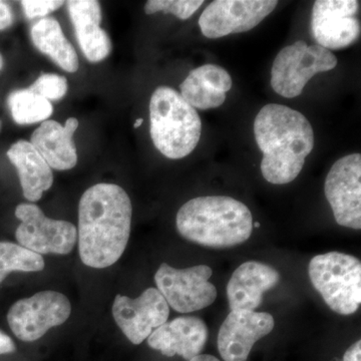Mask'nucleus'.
I'll list each match as a JSON object with an SVG mask.
<instances>
[{"instance_id":"4be33fe9","label":"nucleus","mask_w":361,"mask_h":361,"mask_svg":"<svg viewBox=\"0 0 361 361\" xmlns=\"http://www.w3.org/2000/svg\"><path fill=\"white\" fill-rule=\"evenodd\" d=\"M7 103L14 122L18 125L44 123L54 113L51 102L30 89L14 90Z\"/></svg>"},{"instance_id":"bb28decb","label":"nucleus","mask_w":361,"mask_h":361,"mask_svg":"<svg viewBox=\"0 0 361 361\" xmlns=\"http://www.w3.org/2000/svg\"><path fill=\"white\" fill-rule=\"evenodd\" d=\"M14 16L11 7L4 1H0V30H6L13 25Z\"/></svg>"},{"instance_id":"ddd939ff","label":"nucleus","mask_w":361,"mask_h":361,"mask_svg":"<svg viewBox=\"0 0 361 361\" xmlns=\"http://www.w3.org/2000/svg\"><path fill=\"white\" fill-rule=\"evenodd\" d=\"M360 1L356 0H318L311 16V30L318 45L329 49H345L360 35L357 20Z\"/></svg>"},{"instance_id":"9b49d317","label":"nucleus","mask_w":361,"mask_h":361,"mask_svg":"<svg viewBox=\"0 0 361 361\" xmlns=\"http://www.w3.org/2000/svg\"><path fill=\"white\" fill-rule=\"evenodd\" d=\"M276 0H216L206 7L199 26L207 39L246 32L257 26L277 6Z\"/></svg>"},{"instance_id":"0eeeda50","label":"nucleus","mask_w":361,"mask_h":361,"mask_svg":"<svg viewBox=\"0 0 361 361\" xmlns=\"http://www.w3.org/2000/svg\"><path fill=\"white\" fill-rule=\"evenodd\" d=\"M212 274V269L207 265L176 269L161 263L157 270L155 282L169 306L177 312L190 313L215 302L217 289L209 282Z\"/></svg>"},{"instance_id":"aec40b11","label":"nucleus","mask_w":361,"mask_h":361,"mask_svg":"<svg viewBox=\"0 0 361 361\" xmlns=\"http://www.w3.org/2000/svg\"><path fill=\"white\" fill-rule=\"evenodd\" d=\"M9 161L16 168L26 200L37 202L54 184V174L32 142L20 140L7 151Z\"/></svg>"},{"instance_id":"a211bd4d","label":"nucleus","mask_w":361,"mask_h":361,"mask_svg":"<svg viewBox=\"0 0 361 361\" xmlns=\"http://www.w3.org/2000/svg\"><path fill=\"white\" fill-rule=\"evenodd\" d=\"M78 121L68 118L65 125L47 120L32 133L30 142L49 164L58 171H68L78 163L77 148L73 141Z\"/></svg>"},{"instance_id":"cd10ccee","label":"nucleus","mask_w":361,"mask_h":361,"mask_svg":"<svg viewBox=\"0 0 361 361\" xmlns=\"http://www.w3.org/2000/svg\"><path fill=\"white\" fill-rule=\"evenodd\" d=\"M16 343L11 336L0 330V355H11L16 353Z\"/></svg>"},{"instance_id":"7ed1b4c3","label":"nucleus","mask_w":361,"mask_h":361,"mask_svg":"<svg viewBox=\"0 0 361 361\" xmlns=\"http://www.w3.org/2000/svg\"><path fill=\"white\" fill-rule=\"evenodd\" d=\"M176 224L185 239L210 248L240 245L250 238L253 231L248 207L226 196L192 199L180 207Z\"/></svg>"},{"instance_id":"412c9836","label":"nucleus","mask_w":361,"mask_h":361,"mask_svg":"<svg viewBox=\"0 0 361 361\" xmlns=\"http://www.w3.org/2000/svg\"><path fill=\"white\" fill-rule=\"evenodd\" d=\"M30 35L33 44L40 52L63 71L77 73L80 66L77 51L63 35V28L56 18H44L37 21Z\"/></svg>"},{"instance_id":"f8f14e48","label":"nucleus","mask_w":361,"mask_h":361,"mask_svg":"<svg viewBox=\"0 0 361 361\" xmlns=\"http://www.w3.org/2000/svg\"><path fill=\"white\" fill-rule=\"evenodd\" d=\"M111 311L123 334L139 345L153 330L168 322L170 306L158 289L148 288L135 299L118 294Z\"/></svg>"},{"instance_id":"473e14b6","label":"nucleus","mask_w":361,"mask_h":361,"mask_svg":"<svg viewBox=\"0 0 361 361\" xmlns=\"http://www.w3.org/2000/svg\"><path fill=\"white\" fill-rule=\"evenodd\" d=\"M253 227H255V228L260 227V223H258V222L253 223Z\"/></svg>"},{"instance_id":"2eb2a0df","label":"nucleus","mask_w":361,"mask_h":361,"mask_svg":"<svg viewBox=\"0 0 361 361\" xmlns=\"http://www.w3.org/2000/svg\"><path fill=\"white\" fill-rule=\"evenodd\" d=\"M207 338L208 329L201 318L180 316L154 330L148 337V344L168 357L180 355L189 361L201 355Z\"/></svg>"},{"instance_id":"b1692460","label":"nucleus","mask_w":361,"mask_h":361,"mask_svg":"<svg viewBox=\"0 0 361 361\" xmlns=\"http://www.w3.org/2000/svg\"><path fill=\"white\" fill-rule=\"evenodd\" d=\"M203 4V0H149L145 6V13L154 14L163 11L164 13H172L176 18L186 20Z\"/></svg>"},{"instance_id":"f03ea898","label":"nucleus","mask_w":361,"mask_h":361,"mask_svg":"<svg viewBox=\"0 0 361 361\" xmlns=\"http://www.w3.org/2000/svg\"><path fill=\"white\" fill-rule=\"evenodd\" d=\"M254 135L263 159L261 173L274 185L296 179L314 147V132L300 111L282 104L263 106L254 121Z\"/></svg>"},{"instance_id":"f3484780","label":"nucleus","mask_w":361,"mask_h":361,"mask_svg":"<svg viewBox=\"0 0 361 361\" xmlns=\"http://www.w3.org/2000/svg\"><path fill=\"white\" fill-rule=\"evenodd\" d=\"M66 4L85 59L90 63L103 61L110 56L113 45L108 33L101 27V4L96 0H71Z\"/></svg>"},{"instance_id":"9d476101","label":"nucleus","mask_w":361,"mask_h":361,"mask_svg":"<svg viewBox=\"0 0 361 361\" xmlns=\"http://www.w3.org/2000/svg\"><path fill=\"white\" fill-rule=\"evenodd\" d=\"M324 193L337 224L360 230V154L343 157L334 163L325 180Z\"/></svg>"},{"instance_id":"393cba45","label":"nucleus","mask_w":361,"mask_h":361,"mask_svg":"<svg viewBox=\"0 0 361 361\" xmlns=\"http://www.w3.org/2000/svg\"><path fill=\"white\" fill-rule=\"evenodd\" d=\"M28 89L47 101H59L68 92V80L63 75L44 73Z\"/></svg>"},{"instance_id":"6e6552de","label":"nucleus","mask_w":361,"mask_h":361,"mask_svg":"<svg viewBox=\"0 0 361 361\" xmlns=\"http://www.w3.org/2000/svg\"><path fill=\"white\" fill-rule=\"evenodd\" d=\"M71 313L68 297L56 291H42L20 299L7 313V322L20 341H39L49 329L63 324Z\"/></svg>"},{"instance_id":"423d86ee","label":"nucleus","mask_w":361,"mask_h":361,"mask_svg":"<svg viewBox=\"0 0 361 361\" xmlns=\"http://www.w3.org/2000/svg\"><path fill=\"white\" fill-rule=\"evenodd\" d=\"M336 66V56L329 49L298 40L277 54L271 70V85L279 96L293 99L302 94L315 75L334 70Z\"/></svg>"},{"instance_id":"a878e982","label":"nucleus","mask_w":361,"mask_h":361,"mask_svg":"<svg viewBox=\"0 0 361 361\" xmlns=\"http://www.w3.org/2000/svg\"><path fill=\"white\" fill-rule=\"evenodd\" d=\"M26 18L30 20L37 18H47L49 13L58 11L65 4V1L58 0H23L20 1Z\"/></svg>"},{"instance_id":"72a5a7b5","label":"nucleus","mask_w":361,"mask_h":361,"mask_svg":"<svg viewBox=\"0 0 361 361\" xmlns=\"http://www.w3.org/2000/svg\"><path fill=\"white\" fill-rule=\"evenodd\" d=\"M0 128H1V122H0Z\"/></svg>"},{"instance_id":"2f4dec72","label":"nucleus","mask_w":361,"mask_h":361,"mask_svg":"<svg viewBox=\"0 0 361 361\" xmlns=\"http://www.w3.org/2000/svg\"><path fill=\"white\" fill-rule=\"evenodd\" d=\"M2 66H4V58H2L1 54H0V71H1Z\"/></svg>"},{"instance_id":"dca6fc26","label":"nucleus","mask_w":361,"mask_h":361,"mask_svg":"<svg viewBox=\"0 0 361 361\" xmlns=\"http://www.w3.org/2000/svg\"><path fill=\"white\" fill-rule=\"evenodd\" d=\"M280 275L272 266L248 261L233 273L227 285L231 310L254 311L262 302L263 294L279 283Z\"/></svg>"},{"instance_id":"39448f33","label":"nucleus","mask_w":361,"mask_h":361,"mask_svg":"<svg viewBox=\"0 0 361 361\" xmlns=\"http://www.w3.org/2000/svg\"><path fill=\"white\" fill-rule=\"evenodd\" d=\"M310 281L330 310L351 315L361 303V263L341 252L320 254L308 266Z\"/></svg>"},{"instance_id":"4468645a","label":"nucleus","mask_w":361,"mask_h":361,"mask_svg":"<svg viewBox=\"0 0 361 361\" xmlns=\"http://www.w3.org/2000/svg\"><path fill=\"white\" fill-rule=\"evenodd\" d=\"M274 318L269 313L231 311L221 325L218 350L225 361H247L254 344L272 331Z\"/></svg>"},{"instance_id":"c85d7f7f","label":"nucleus","mask_w":361,"mask_h":361,"mask_svg":"<svg viewBox=\"0 0 361 361\" xmlns=\"http://www.w3.org/2000/svg\"><path fill=\"white\" fill-rule=\"evenodd\" d=\"M343 361H361V341H356L346 350Z\"/></svg>"},{"instance_id":"20e7f679","label":"nucleus","mask_w":361,"mask_h":361,"mask_svg":"<svg viewBox=\"0 0 361 361\" xmlns=\"http://www.w3.org/2000/svg\"><path fill=\"white\" fill-rule=\"evenodd\" d=\"M149 121L152 141L166 158H185L200 141V116L180 92L167 85L157 87L152 94Z\"/></svg>"},{"instance_id":"f257e3e1","label":"nucleus","mask_w":361,"mask_h":361,"mask_svg":"<svg viewBox=\"0 0 361 361\" xmlns=\"http://www.w3.org/2000/svg\"><path fill=\"white\" fill-rule=\"evenodd\" d=\"M132 214L129 195L118 185L99 183L82 194L78 241L85 265L104 269L122 257L130 239Z\"/></svg>"},{"instance_id":"c756f323","label":"nucleus","mask_w":361,"mask_h":361,"mask_svg":"<svg viewBox=\"0 0 361 361\" xmlns=\"http://www.w3.org/2000/svg\"><path fill=\"white\" fill-rule=\"evenodd\" d=\"M189 361H220L217 357L213 355H200L195 356L194 358H192L191 360Z\"/></svg>"},{"instance_id":"6ab92c4d","label":"nucleus","mask_w":361,"mask_h":361,"mask_svg":"<svg viewBox=\"0 0 361 361\" xmlns=\"http://www.w3.org/2000/svg\"><path fill=\"white\" fill-rule=\"evenodd\" d=\"M232 78L219 66L205 65L195 68L180 85V94L195 110H209L222 106L231 90Z\"/></svg>"},{"instance_id":"7c9ffc66","label":"nucleus","mask_w":361,"mask_h":361,"mask_svg":"<svg viewBox=\"0 0 361 361\" xmlns=\"http://www.w3.org/2000/svg\"><path fill=\"white\" fill-rule=\"evenodd\" d=\"M142 123H144V118H137V120H135V122L134 123V129H137V128L141 127Z\"/></svg>"},{"instance_id":"1a4fd4ad","label":"nucleus","mask_w":361,"mask_h":361,"mask_svg":"<svg viewBox=\"0 0 361 361\" xmlns=\"http://www.w3.org/2000/svg\"><path fill=\"white\" fill-rule=\"evenodd\" d=\"M16 216L21 221L16 229L18 244L37 254L66 255L78 242V229L71 222L47 218L35 204H20Z\"/></svg>"},{"instance_id":"5701e85b","label":"nucleus","mask_w":361,"mask_h":361,"mask_svg":"<svg viewBox=\"0 0 361 361\" xmlns=\"http://www.w3.org/2000/svg\"><path fill=\"white\" fill-rule=\"evenodd\" d=\"M44 269L42 255L20 244L0 242V283L13 272H39Z\"/></svg>"}]
</instances>
